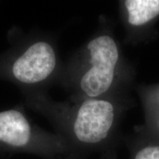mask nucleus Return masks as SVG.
<instances>
[{
  "label": "nucleus",
  "mask_w": 159,
  "mask_h": 159,
  "mask_svg": "<svg viewBox=\"0 0 159 159\" xmlns=\"http://www.w3.org/2000/svg\"><path fill=\"white\" fill-rule=\"evenodd\" d=\"M89 67L80 81L81 90L89 98L108 92L114 83L119 61L118 45L111 35H100L87 46Z\"/></svg>",
  "instance_id": "f257e3e1"
},
{
  "label": "nucleus",
  "mask_w": 159,
  "mask_h": 159,
  "mask_svg": "<svg viewBox=\"0 0 159 159\" xmlns=\"http://www.w3.org/2000/svg\"><path fill=\"white\" fill-rule=\"evenodd\" d=\"M116 116V109L110 101L88 98L80 105L73 125L75 136L80 142L96 144L108 136Z\"/></svg>",
  "instance_id": "f03ea898"
},
{
  "label": "nucleus",
  "mask_w": 159,
  "mask_h": 159,
  "mask_svg": "<svg viewBox=\"0 0 159 159\" xmlns=\"http://www.w3.org/2000/svg\"><path fill=\"white\" fill-rule=\"evenodd\" d=\"M56 63L53 47L45 41H38L16 60L12 66V74L19 82L34 84L51 75Z\"/></svg>",
  "instance_id": "7ed1b4c3"
},
{
  "label": "nucleus",
  "mask_w": 159,
  "mask_h": 159,
  "mask_svg": "<svg viewBox=\"0 0 159 159\" xmlns=\"http://www.w3.org/2000/svg\"><path fill=\"white\" fill-rule=\"evenodd\" d=\"M31 128L25 115L15 109L0 112V142L13 147L29 142Z\"/></svg>",
  "instance_id": "20e7f679"
},
{
  "label": "nucleus",
  "mask_w": 159,
  "mask_h": 159,
  "mask_svg": "<svg viewBox=\"0 0 159 159\" xmlns=\"http://www.w3.org/2000/svg\"><path fill=\"white\" fill-rule=\"evenodd\" d=\"M124 6L132 27H143L159 16V0H125Z\"/></svg>",
  "instance_id": "39448f33"
},
{
  "label": "nucleus",
  "mask_w": 159,
  "mask_h": 159,
  "mask_svg": "<svg viewBox=\"0 0 159 159\" xmlns=\"http://www.w3.org/2000/svg\"><path fill=\"white\" fill-rule=\"evenodd\" d=\"M135 159H159V146H148L137 152Z\"/></svg>",
  "instance_id": "423d86ee"
},
{
  "label": "nucleus",
  "mask_w": 159,
  "mask_h": 159,
  "mask_svg": "<svg viewBox=\"0 0 159 159\" xmlns=\"http://www.w3.org/2000/svg\"><path fill=\"white\" fill-rule=\"evenodd\" d=\"M158 103H159V89H158Z\"/></svg>",
  "instance_id": "0eeeda50"
}]
</instances>
